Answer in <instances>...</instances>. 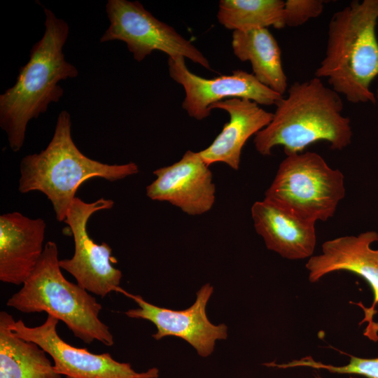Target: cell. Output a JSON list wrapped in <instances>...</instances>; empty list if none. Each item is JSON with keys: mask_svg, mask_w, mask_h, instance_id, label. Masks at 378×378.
Returning <instances> with one entry per match:
<instances>
[{"mask_svg": "<svg viewBox=\"0 0 378 378\" xmlns=\"http://www.w3.org/2000/svg\"><path fill=\"white\" fill-rule=\"evenodd\" d=\"M43 10L46 18L42 38L31 47L29 59L19 69L15 84L0 95V127L13 152L23 146L28 122L63 96L59 82L78 75L77 68L66 60L63 52L69 24L51 10Z\"/></svg>", "mask_w": 378, "mask_h": 378, "instance_id": "cell-1", "label": "cell"}, {"mask_svg": "<svg viewBox=\"0 0 378 378\" xmlns=\"http://www.w3.org/2000/svg\"><path fill=\"white\" fill-rule=\"evenodd\" d=\"M275 106L271 122L254 136L255 150L263 156L277 146L289 155L320 141L338 150L351 143V120L342 113L340 94L321 78L294 82Z\"/></svg>", "mask_w": 378, "mask_h": 378, "instance_id": "cell-2", "label": "cell"}, {"mask_svg": "<svg viewBox=\"0 0 378 378\" xmlns=\"http://www.w3.org/2000/svg\"><path fill=\"white\" fill-rule=\"evenodd\" d=\"M378 0L353 1L328 24L325 57L315 77L326 78L335 92L353 104L377 102L370 90L378 76Z\"/></svg>", "mask_w": 378, "mask_h": 378, "instance_id": "cell-3", "label": "cell"}, {"mask_svg": "<svg viewBox=\"0 0 378 378\" xmlns=\"http://www.w3.org/2000/svg\"><path fill=\"white\" fill-rule=\"evenodd\" d=\"M139 172L134 162L108 164L85 155L72 139L71 115L64 110L58 115L47 147L21 160L18 190L23 194L43 193L52 205L56 219L64 222L78 188L85 181L98 177L115 181Z\"/></svg>", "mask_w": 378, "mask_h": 378, "instance_id": "cell-4", "label": "cell"}, {"mask_svg": "<svg viewBox=\"0 0 378 378\" xmlns=\"http://www.w3.org/2000/svg\"><path fill=\"white\" fill-rule=\"evenodd\" d=\"M59 262L56 243L48 241L34 270L6 305L25 314L46 312L64 322L83 342L97 340L112 346L113 336L99 318L102 304L88 291L69 281Z\"/></svg>", "mask_w": 378, "mask_h": 378, "instance_id": "cell-5", "label": "cell"}, {"mask_svg": "<svg viewBox=\"0 0 378 378\" xmlns=\"http://www.w3.org/2000/svg\"><path fill=\"white\" fill-rule=\"evenodd\" d=\"M345 195L343 173L330 167L318 153L307 151L286 156L264 199L316 223L332 218Z\"/></svg>", "mask_w": 378, "mask_h": 378, "instance_id": "cell-6", "label": "cell"}, {"mask_svg": "<svg viewBox=\"0 0 378 378\" xmlns=\"http://www.w3.org/2000/svg\"><path fill=\"white\" fill-rule=\"evenodd\" d=\"M106 10L109 25L100 43L124 42L137 62L159 50L169 57H183L211 69L209 60L191 41L154 17L139 1L108 0Z\"/></svg>", "mask_w": 378, "mask_h": 378, "instance_id": "cell-7", "label": "cell"}, {"mask_svg": "<svg viewBox=\"0 0 378 378\" xmlns=\"http://www.w3.org/2000/svg\"><path fill=\"white\" fill-rule=\"evenodd\" d=\"M113 205L110 199L85 202L76 197L64 221L74 237V253L71 258L59 260V266L76 279L78 286L101 298L118 293L122 272L112 265L116 259L112 256L110 246L95 243L90 237L88 223L95 212L110 209Z\"/></svg>", "mask_w": 378, "mask_h": 378, "instance_id": "cell-8", "label": "cell"}, {"mask_svg": "<svg viewBox=\"0 0 378 378\" xmlns=\"http://www.w3.org/2000/svg\"><path fill=\"white\" fill-rule=\"evenodd\" d=\"M58 321L48 314L41 325L29 327L12 317L10 327L18 337L43 349L52 358L55 371L66 378H158L157 368L139 372L130 363L118 362L109 353L93 354L69 344L57 332Z\"/></svg>", "mask_w": 378, "mask_h": 378, "instance_id": "cell-9", "label": "cell"}, {"mask_svg": "<svg viewBox=\"0 0 378 378\" xmlns=\"http://www.w3.org/2000/svg\"><path fill=\"white\" fill-rule=\"evenodd\" d=\"M185 59L169 57V74L185 90L182 108L197 120L211 114V105L229 98L247 99L259 105L271 106L284 97L262 84L253 74L241 69L211 79L202 78L188 69Z\"/></svg>", "mask_w": 378, "mask_h": 378, "instance_id": "cell-10", "label": "cell"}, {"mask_svg": "<svg viewBox=\"0 0 378 378\" xmlns=\"http://www.w3.org/2000/svg\"><path fill=\"white\" fill-rule=\"evenodd\" d=\"M214 292L209 284L203 285L197 292L195 302L183 310L161 307L146 302L141 295L131 294L121 287L118 293L133 300L139 307L131 309L125 314L132 318L144 319L153 323L157 332L152 335L155 340L174 336L190 344L202 357L211 355L215 343L227 337V326L214 325L209 320L206 309Z\"/></svg>", "mask_w": 378, "mask_h": 378, "instance_id": "cell-11", "label": "cell"}, {"mask_svg": "<svg viewBox=\"0 0 378 378\" xmlns=\"http://www.w3.org/2000/svg\"><path fill=\"white\" fill-rule=\"evenodd\" d=\"M156 178L146 187L152 200L167 202L191 216L211 209L216 187L211 171L199 152L187 150L176 162L153 171Z\"/></svg>", "mask_w": 378, "mask_h": 378, "instance_id": "cell-12", "label": "cell"}, {"mask_svg": "<svg viewBox=\"0 0 378 378\" xmlns=\"http://www.w3.org/2000/svg\"><path fill=\"white\" fill-rule=\"evenodd\" d=\"M376 241H378V232L375 231L329 239L322 244L321 253L312 255L305 265L309 281L312 283L338 271L351 272L368 282L374 299L370 308L362 307L365 317L361 323L368 322L367 327L374 323L373 316L378 304V248L371 247Z\"/></svg>", "mask_w": 378, "mask_h": 378, "instance_id": "cell-13", "label": "cell"}, {"mask_svg": "<svg viewBox=\"0 0 378 378\" xmlns=\"http://www.w3.org/2000/svg\"><path fill=\"white\" fill-rule=\"evenodd\" d=\"M46 222L18 211L0 216V281L22 285L44 250Z\"/></svg>", "mask_w": 378, "mask_h": 378, "instance_id": "cell-14", "label": "cell"}, {"mask_svg": "<svg viewBox=\"0 0 378 378\" xmlns=\"http://www.w3.org/2000/svg\"><path fill=\"white\" fill-rule=\"evenodd\" d=\"M215 108L225 111L230 120L214 141L199 153L209 166L223 162L238 170L244 146L251 136L269 125L273 113L265 111L253 101L238 97L229 98L210 106L211 111Z\"/></svg>", "mask_w": 378, "mask_h": 378, "instance_id": "cell-15", "label": "cell"}, {"mask_svg": "<svg viewBox=\"0 0 378 378\" xmlns=\"http://www.w3.org/2000/svg\"><path fill=\"white\" fill-rule=\"evenodd\" d=\"M251 213L254 228L267 249L292 260L314 255L316 223L299 218L265 199L254 202Z\"/></svg>", "mask_w": 378, "mask_h": 378, "instance_id": "cell-16", "label": "cell"}, {"mask_svg": "<svg viewBox=\"0 0 378 378\" xmlns=\"http://www.w3.org/2000/svg\"><path fill=\"white\" fill-rule=\"evenodd\" d=\"M231 45L234 55L239 60L251 63L252 74L258 81L284 96L288 81L281 52L267 28L233 31Z\"/></svg>", "mask_w": 378, "mask_h": 378, "instance_id": "cell-17", "label": "cell"}, {"mask_svg": "<svg viewBox=\"0 0 378 378\" xmlns=\"http://www.w3.org/2000/svg\"><path fill=\"white\" fill-rule=\"evenodd\" d=\"M12 317L0 312V378H62L43 349L11 330Z\"/></svg>", "mask_w": 378, "mask_h": 378, "instance_id": "cell-18", "label": "cell"}, {"mask_svg": "<svg viewBox=\"0 0 378 378\" xmlns=\"http://www.w3.org/2000/svg\"><path fill=\"white\" fill-rule=\"evenodd\" d=\"M282 0H220L217 19L226 29L248 31L285 27Z\"/></svg>", "mask_w": 378, "mask_h": 378, "instance_id": "cell-19", "label": "cell"}, {"mask_svg": "<svg viewBox=\"0 0 378 378\" xmlns=\"http://www.w3.org/2000/svg\"><path fill=\"white\" fill-rule=\"evenodd\" d=\"M349 356V363L341 366L324 364L315 360L312 356H306L286 363L279 364L274 362L272 363V367L279 369L307 367L316 370H325L335 374H358L366 378H378V357L365 358L351 355Z\"/></svg>", "mask_w": 378, "mask_h": 378, "instance_id": "cell-20", "label": "cell"}, {"mask_svg": "<svg viewBox=\"0 0 378 378\" xmlns=\"http://www.w3.org/2000/svg\"><path fill=\"white\" fill-rule=\"evenodd\" d=\"M323 0H287L284 5L285 27H298L323 12Z\"/></svg>", "mask_w": 378, "mask_h": 378, "instance_id": "cell-21", "label": "cell"}, {"mask_svg": "<svg viewBox=\"0 0 378 378\" xmlns=\"http://www.w3.org/2000/svg\"><path fill=\"white\" fill-rule=\"evenodd\" d=\"M378 330V323L374 322L370 327L366 328L365 335L369 338L377 341L378 337H377V331Z\"/></svg>", "mask_w": 378, "mask_h": 378, "instance_id": "cell-22", "label": "cell"}, {"mask_svg": "<svg viewBox=\"0 0 378 378\" xmlns=\"http://www.w3.org/2000/svg\"><path fill=\"white\" fill-rule=\"evenodd\" d=\"M376 99H377V100H378V88H377V96H376Z\"/></svg>", "mask_w": 378, "mask_h": 378, "instance_id": "cell-23", "label": "cell"}, {"mask_svg": "<svg viewBox=\"0 0 378 378\" xmlns=\"http://www.w3.org/2000/svg\"><path fill=\"white\" fill-rule=\"evenodd\" d=\"M318 378H320V377H318ZM349 378H358V377H355L350 376Z\"/></svg>", "mask_w": 378, "mask_h": 378, "instance_id": "cell-24", "label": "cell"}]
</instances>
